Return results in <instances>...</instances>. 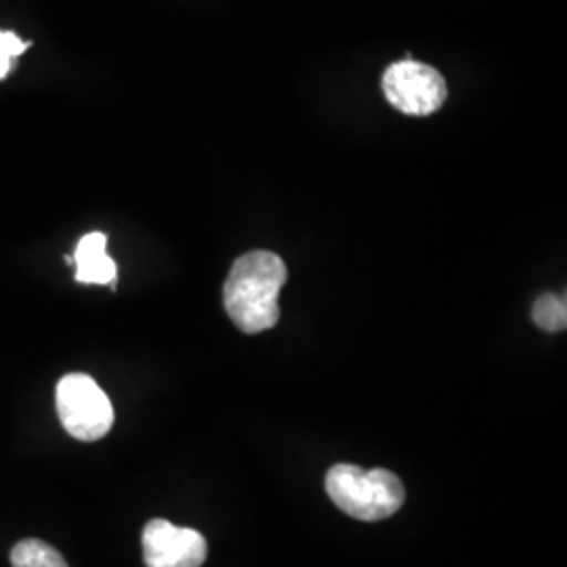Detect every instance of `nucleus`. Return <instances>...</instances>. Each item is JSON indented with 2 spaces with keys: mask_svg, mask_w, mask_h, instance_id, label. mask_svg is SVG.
Masks as SVG:
<instances>
[{
  "mask_svg": "<svg viewBox=\"0 0 567 567\" xmlns=\"http://www.w3.org/2000/svg\"><path fill=\"white\" fill-rule=\"evenodd\" d=\"M32 42L21 41L16 32L0 30V81L11 72V61L30 49Z\"/></svg>",
  "mask_w": 567,
  "mask_h": 567,
  "instance_id": "obj_9",
  "label": "nucleus"
},
{
  "mask_svg": "<svg viewBox=\"0 0 567 567\" xmlns=\"http://www.w3.org/2000/svg\"><path fill=\"white\" fill-rule=\"evenodd\" d=\"M288 269L276 252L250 250L236 259L224 284V305L231 322L246 334H259L278 324V297Z\"/></svg>",
  "mask_w": 567,
  "mask_h": 567,
  "instance_id": "obj_1",
  "label": "nucleus"
},
{
  "mask_svg": "<svg viewBox=\"0 0 567 567\" xmlns=\"http://www.w3.org/2000/svg\"><path fill=\"white\" fill-rule=\"evenodd\" d=\"M326 492L337 507L360 522L386 519L405 501L402 480L386 468L334 465L326 475Z\"/></svg>",
  "mask_w": 567,
  "mask_h": 567,
  "instance_id": "obj_2",
  "label": "nucleus"
},
{
  "mask_svg": "<svg viewBox=\"0 0 567 567\" xmlns=\"http://www.w3.org/2000/svg\"><path fill=\"white\" fill-rule=\"evenodd\" d=\"M534 324L547 332H559L566 330L567 326V303L566 297L561 295H543L536 299L534 309H532Z\"/></svg>",
  "mask_w": 567,
  "mask_h": 567,
  "instance_id": "obj_8",
  "label": "nucleus"
},
{
  "mask_svg": "<svg viewBox=\"0 0 567 567\" xmlns=\"http://www.w3.org/2000/svg\"><path fill=\"white\" fill-rule=\"evenodd\" d=\"M107 236L102 231H93L82 236L81 243L74 252V265H76V282L100 284V286H114L118 267L114 259L107 255Z\"/></svg>",
  "mask_w": 567,
  "mask_h": 567,
  "instance_id": "obj_6",
  "label": "nucleus"
},
{
  "mask_svg": "<svg viewBox=\"0 0 567 567\" xmlns=\"http://www.w3.org/2000/svg\"><path fill=\"white\" fill-rule=\"evenodd\" d=\"M143 559L147 567H200L206 561V538L198 529L152 519L143 529Z\"/></svg>",
  "mask_w": 567,
  "mask_h": 567,
  "instance_id": "obj_5",
  "label": "nucleus"
},
{
  "mask_svg": "<svg viewBox=\"0 0 567 567\" xmlns=\"http://www.w3.org/2000/svg\"><path fill=\"white\" fill-rule=\"evenodd\" d=\"M55 405L61 425L74 440L97 442L114 425L112 402L89 374L63 377L55 391Z\"/></svg>",
  "mask_w": 567,
  "mask_h": 567,
  "instance_id": "obj_3",
  "label": "nucleus"
},
{
  "mask_svg": "<svg viewBox=\"0 0 567 567\" xmlns=\"http://www.w3.org/2000/svg\"><path fill=\"white\" fill-rule=\"evenodd\" d=\"M11 566L13 567H68L58 548L30 538L21 540L11 550Z\"/></svg>",
  "mask_w": 567,
  "mask_h": 567,
  "instance_id": "obj_7",
  "label": "nucleus"
},
{
  "mask_svg": "<svg viewBox=\"0 0 567 567\" xmlns=\"http://www.w3.org/2000/svg\"><path fill=\"white\" fill-rule=\"evenodd\" d=\"M386 102L408 116H431L447 100L444 76L421 61L391 63L383 74Z\"/></svg>",
  "mask_w": 567,
  "mask_h": 567,
  "instance_id": "obj_4",
  "label": "nucleus"
}]
</instances>
